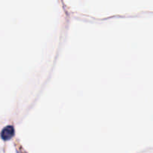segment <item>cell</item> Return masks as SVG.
Wrapping results in <instances>:
<instances>
[{
	"mask_svg": "<svg viewBox=\"0 0 153 153\" xmlns=\"http://www.w3.org/2000/svg\"><path fill=\"white\" fill-rule=\"evenodd\" d=\"M13 134H14V128L12 126H7L4 127L2 129L1 133V137L4 140H8L10 137H13Z\"/></svg>",
	"mask_w": 153,
	"mask_h": 153,
	"instance_id": "6da1fadb",
	"label": "cell"
}]
</instances>
